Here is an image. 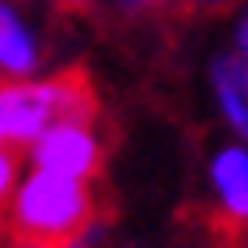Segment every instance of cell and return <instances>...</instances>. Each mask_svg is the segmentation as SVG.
I'll list each match as a JSON object with an SVG mask.
<instances>
[{"label": "cell", "instance_id": "8", "mask_svg": "<svg viewBox=\"0 0 248 248\" xmlns=\"http://www.w3.org/2000/svg\"><path fill=\"white\" fill-rule=\"evenodd\" d=\"M17 181H21V160H17V152H0V235H4V210H9V198H13Z\"/></svg>", "mask_w": 248, "mask_h": 248}, {"label": "cell", "instance_id": "5", "mask_svg": "<svg viewBox=\"0 0 248 248\" xmlns=\"http://www.w3.org/2000/svg\"><path fill=\"white\" fill-rule=\"evenodd\" d=\"M206 93L223 131L248 147V59H240L232 46L215 51L206 63Z\"/></svg>", "mask_w": 248, "mask_h": 248}, {"label": "cell", "instance_id": "12", "mask_svg": "<svg viewBox=\"0 0 248 248\" xmlns=\"http://www.w3.org/2000/svg\"><path fill=\"white\" fill-rule=\"evenodd\" d=\"M0 248H34V244H17V240H9V244H0Z\"/></svg>", "mask_w": 248, "mask_h": 248}, {"label": "cell", "instance_id": "7", "mask_svg": "<svg viewBox=\"0 0 248 248\" xmlns=\"http://www.w3.org/2000/svg\"><path fill=\"white\" fill-rule=\"evenodd\" d=\"M105 9L122 21H143V17H160V13H177L185 9V0H101Z\"/></svg>", "mask_w": 248, "mask_h": 248}, {"label": "cell", "instance_id": "1", "mask_svg": "<svg viewBox=\"0 0 248 248\" xmlns=\"http://www.w3.org/2000/svg\"><path fill=\"white\" fill-rule=\"evenodd\" d=\"M97 219L101 210H97L93 185L26 169L4 210V235L34 248H67Z\"/></svg>", "mask_w": 248, "mask_h": 248}, {"label": "cell", "instance_id": "11", "mask_svg": "<svg viewBox=\"0 0 248 248\" xmlns=\"http://www.w3.org/2000/svg\"><path fill=\"white\" fill-rule=\"evenodd\" d=\"M26 4H42V9H63V13H76V9H93L97 0H26Z\"/></svg>", "mask_w": 248, "mask_h": 248}, {"label": "cell", "instance_id": "6", "mask_svg": "<svg viewBox=\"0 0 248 248\" xmlns=\"http://www.w3.org/2000/svg\"><path fill=\"white\" fill-rule=\"evenodd\" d=\"M46 46L38 26L26 17L17 0H0V76L4 80H34L42 72Z\"/></svg>", "mask_w": 248, "mask_h": 248}, {"label": "cell", "instance_id": "3", "mask_svg": "<svg viewBox=\"0 0 248 248\" xmlns=\"http://www.w3.org/2000/svg\"><path fill=\"white\" fill-rule=\"evenodd\" d=\"M26 156L30 169L38 172L93 185L105 169V135L97 126V118H67V122H55L51 131H42Z\"/></svg>", "mask_w": 248, "mask_h": 248}, {"label": "cell", "instance_id": "13", "mask_svg": "<svg viewBox=\"0 0 248 248\" xmlns=\"http://www.w3.org/2000/svg\"><path fill=\"white\" fill-rule=\"evenodd\" d=\"M240 248H248V235H244V240H240Z\"/></svg>", "mask_w": 248, "mask_h": 248}, {"label": "cell", "instance_id": "2", "mask_svg": "<svg viewBox=\"0 0 248 248\" xmlns=\"http://www.w3.org/2000/svg\"><path fill=\"white\" fill-rule=\"evenodd\" d=\"M67 118H97V89L84 72L34 80L0 76V152H30L42 131Z\"/></svg>", "mask_w": 248, "mask_h": 248}, {"label": "cell", "instance_id": "4", "mask_svg": "<svg viewBox=\"0 0 248 248\" xmlns=\"http://www.w3.org/2000/svg\"><path fill=\"white\" fill-rule=\"evenodd\" d=\"M206 206L210 223L227 235H248V147L227 139L206 160Z\"/></svg>", "mask_w": 248, "mask_h": 248}, {"label": "cell", "instance_id": "10", "mask_svg": "<svg viewBox=\"0 0 248 248\" xmlns=\"http://www.w3.org/2000/svg\"><path fill=\"white\" fill-rule=\"evenodd\" d=\"M232 51L240 59H248V0L232 13Z\"/></svg>", "mask_w": 248, "mask_h": 248}, {"label": "cell", "instance_id": "9", "mask_svg": "<svg viewBox=\"0 0 248 248\" xmlns=\"http://www.w3.org/2000/svg\"><path fill=\"white\" fill-rule=\"evenodd\" d=\"M244 0H185V9L194 17H227V13H235Z\"/></svg>", "mask_w": 248, "mask_h": 248}]
</instances>
